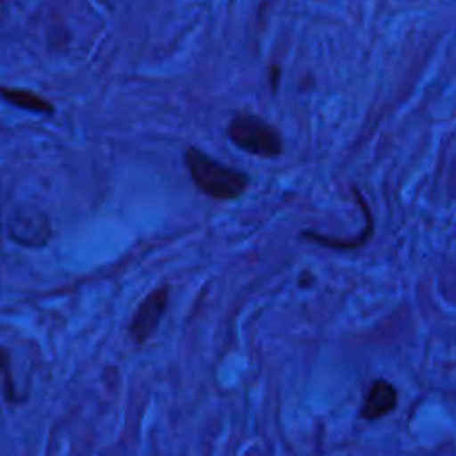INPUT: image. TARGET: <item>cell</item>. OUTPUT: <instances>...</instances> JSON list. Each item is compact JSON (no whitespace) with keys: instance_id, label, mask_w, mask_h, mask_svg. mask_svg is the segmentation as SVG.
<instances>
[{"instance_id":"obj_1","label":"cell","mask_w":456,"mask_h":456,"mask_svg":"<svg viewBox=\"0 0 456 456\" xmlns=\"http://www.w3.org/2000/svg\"><path fill=\"white\" fill-rule=\"evenodd\" d=\"M185 165L194 185L209 199L234 200L243 196L249 187L248 174L218 163L216 159L200 151L199 147H187Z\"/></svg>"},{"instance_id":"obj_2","label":"cell","mask_w":456,"mask_h":456,"mask_svg":"<svg viewBox=\"0 0 456 456\" xmlns=\"http://www.w3.org/2000/svg\"><path fill=\"white\" fill-rule=\"evenodd\" d=\"M227 136L239 150L261 159H276L283 151L281 134L256 114H234L227 125Z\"/></svg>"},{"instance_id":"obj_3","label":"cell","mask_w":456,"mask_h":456,"mask_svg":"<svg viewBox=\"0 0 456 456\" xmlns=\"http://www.w3.org/2000/svg\"><path fill=\"white\" fill-rule=\"evenodd\" d=\"M167 303H169V288L167 285H163V288L147 294L145 301L136 307V314H134L132 323H129V337L134 338L136 346H142L147 338L154 337L160 321H163L165 310H167Z\"/></svg>"},{"instance_id":"obj_4","label":"cell","mask_w":456,"mask_h":456,"mask_svg":"<svg viewBox=\"0 0 456 456\" xmlns=\"http://www.w3.org/2000/svg\"><path fill=\"white\" fill-rule=\"evenodd\" d=\"M396 403H399L396 387L392 386L390 381H386V379H377V381L370 386L368 395H365L363 399V405H361V419L370 423L379 421V419L395 412Z\"/></svg>"},{"instance_id":"obj_5","label":"cell","mask_w":456,"mask_h":456,"mask_svg":"<svg viewBox=\"0 0 456 456\" xmlns=\"http://www.w3.org/2000/svg\"><path fill=\"white\" fill-rule=\"evenodd\" d=\"M354 196L359 199V203L363 205V214H365V230L363 234L359 236V239H352V240H338V239H332V236H323V234H316V232H303V236L305 239H310L312 243L321 245V248H332V249H352V248H361V245L368 243L370 239H372V232H374V223H372V212L368 209V205H365V200L361 199L359 191L354 190Z\"/></svg>"},{"instance_id":"obj_6","label":"cell","mask_w":456,"mask_h":456,"mask_svg":"<svg viewBox=\"0 0 456 456\" xmlns=\"http://www.w3.org/2000/svg\"><path fill=\"white\" fill-rule=\"evenodd\" d=\"M3 98L7 102H12V105L20 107V110H27L31 111V114H53V105L49 101H45V98H40L38 94L34 92H25V89H3Z\"/></svg>"}]
</instances>
